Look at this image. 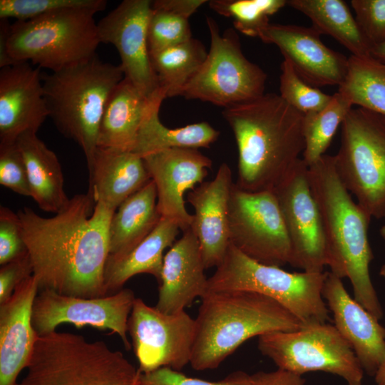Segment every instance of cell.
I'll return each mask as SVG.
<instances>
[{
  "instance_id": "1",
  "label": "cell",
  "mask_w": 385,
  "mask_h": 385,
  "mask_svg": "<svg viewBox=\"0 0 385 385\" xmlns=\"http://www.w3.org/2000/svg\"><path fill=\"white\" fill-rule=\"evenodd\" d=\"M115 210L77 194L53 217L24 207L18 210L39 290L67 296H107L104 271L109 255V226Z\"/></svg>"
},
{
  "instance_id": "2",
  "label": "cell",
  "mask_w": 385,
  "mask_h": 385,
  "mask_svg": "<svg viewBox=\"0 0 385 385\" xmlns=\"http://www.w3.org/2000/svg\"><path fill=\"white\" fill-rule=\"evenodd\" d=\"M238 151L240 188L274 191L300 159L304 149V114L270 93L224 108Z\"/></svg>"
},
{
  "instance_id": "3",
  "label": "cell",
  "mask_w": 385,
  "mask_h": 385,
  "mask_svg": "<svg viewBox=\"0 0 385 385\" xmlns=\"http://www.w3.org/2000/svg\"><path fill=\"white\" fill-rule=\"evenodd\" d=\"M308 176L322 219L327 266L339 278L349 279L354 299L380 320L384 312L369 272L374 258L368 240L371 217L353 200L342 183L334 156L324 155L308 166Z\"/></svg>"
},
{
  "instance_id": "4",
  "label": "cell",
  "mask_w": 385,
  "mask_h": 385,
  "mask_svg": "<svg viewBox=\"0 0 385 385\" xmlns=\"http://www.w3.org/2000/svg\"><path fill=\"white\" fill-rule=\"evenodd\" d=\"M195 322L190 364L197 371L217 368L250 338L304 326L274 299L241 290L207 292L201 298Z\"/></svg>"
},
{
  "instance_id": "5",
  "label": "cell",
  "mask_w": 385,
  "mask_h": 385,
  "mask_svg": "<svg viewBox=\"0 0 385 385\" xmlns=\"http://www.w3.org/2000/svg\"><path fill=\"white\" fill-rule=\"evenodd\" d=\"M91 8H68L9 25L0 20V67L29 62L51 72L96 56L101 43Z\"/></svg>"
},
{
  "instance_id": "6",
  "label": "cell",
  "mask_w": 385,
  "mask_h": 385,
  "mask_svg": "<svg viewBox=\"0 0 385 385\" xmlns=\"http://www.w3.org/2000/svg\"><path fill=\"white\" fill-rule=\"evenodd\" d=\"M123 78L120 64L103 62L97 55L85 62L41 74L49 117L62 135L81 148L88 170L98 148L105 105Z\"/></svg>"
},
{
  "instance_id": "7",
  "label": "cell",
  "mask_w": 385,
  "mask_h": 385,
  "mask_svg": "<svg viewBox=\"0 0 385 385\" xmlns=\"http://www.w3.org/2000/svg\"><path fill=\"white\" fill-rule=\"evenodd\" d=\"M26 369L16 385H138L140 374L103 341L56 331L38 335Z\"/></svg>"
},
{
  "instance_id": "8",
  "label": "cell",
  "mask_w": 385,
  "mask_h": 385,
  "mask_svg": "<svg viewBox=\"0 0 385 385\" xmlns=\"http://www.w3.org/2000/svg\"><path fill=\"white\" fill-rule=\"evenodd\" d=\"M327 272H289L259 262L230 244L222 262L208 278V292L249 291L269 297L304 325L327 323L329 310L322 289Z\"/></svg>"
},
{
  "instance_id": "9",
  "label": "cell",
  "mask_w": 385,
  "mask_h": 385,
  "mask_svg": "<svg viewBox=\"0 0 385 385\" xmlns=\"http://www.w3.org/2000/svg\"><path fill=\"white\" fill-rule=\"evenodd\" d=\"M334 156L338 175L357 203L371 217H385V116L352 108Z\"/></svg>"
},
{
  "instance_id": "10",
  "label": "cell",
  "mask_w": 385,
  "mask_h": 385,
  "mask_svg": "<svg viewBox=\"0 0 385 385\" xmlns=\"http://www.w3.org/2000/svg\"><path fill=\"white\" fill-rule=\"evenodd\" d=\"M210 47L202 65L183 89L187 99L227 108L265 94L266 73L243 54L233 29L220 33L217 22L206 18Z\"/></svg>"
},
{
  "instance_id": "11",
  "label": "cell",
  "mask_w": 385,
  "mask_h": 385,
  "mask_svg": "<svg viewBox=\"0 0 385 385\" xmlns=\"http://www.w3.org/2000/svg\"><path fill=\"white\" fill-rule=\"evenodd\" d=\"M257 347L278 369L299 375L323 371L342 378L348 385L362 384L364 371L334 325L314 324L267 333L258 337Z\"/></svg>"
},
{
  "instance_id": "12",
  "label": "cell",
  "mask_w": 385,
  "mask_h": 385,
  "mask_svg": "<svg viewBox=\"0 0 385 385\" xmlns=\"http://www.w3.org/2000/svg\"><path fill=\"white\" fill-rule=\"evenodd\" d=\"M229 227L230 244L245 255L268 265H291V244L273 191L249 192L235 183Z\"/></svg>"
},
{
  "instance_id": "13",
  "label": "cell",
  "mask_w": 385,
  "mask_h": 385,
  "mask_svg": "<svg viewBox=\"0 0 385 385\" xmlns=\"http://www.w3.org/2000/svg\"><path fill=\"white\" fill-rule=\"evenodd\" d=\"M128 333L140 372L161 367L180 371L190 363L196 322L185 310L165 314L136 298L128 321Z\"/></svg>"
},
{
  "instance_id": "14",
  "label": "cell",
  "mask_w": 385,
  "mask_h": 385,
  "mask_svg": "<svg viewBox=\"0 0 385 385\" xmlns=\"http://www.w3.org/2000/svg\"><path fill=\"white\" fill-rule=\"evenodd\" d=\"M135 299L133 291L128 288L95 298L62 295L51 289H41L34 302L31 322L38 336L56 331L62 324L110 330L120 337L128 350L131 344L128 339V321Z\"/></svg>"
},
{
  "instance_id": "15",
  "label": "cell",
  "mask_w": 385,
  "mask_h": 385,
  "mask_svg": "<svg viewBox=\"0 0 385 385\" xmlns=\"http://www.w3.org/2000/svg\"><path fill=\"white\" fill-rule=\"evenodd\" d=\"M290 241L292 267L324 272L327 248L320 213L312 195L308 166L300 158L273 191Z\"/></svg>"
},
{
  "instance_id": "16",
  "label": "cell",
  "mask_w": 385,
  "mask_h": 385,
  "mask_svg": "<svg viewBox=\"0 0 385 385\" xmlns=\"http://www.w3.org/2000/svg\"><path fill=\"white\" fill-rule=\"evenodd\" d=\"M152 2L124 0L97 22L100 42L116 48L124 78L150 99L160 91L148 43Z\"/></svg>"
},
{
  "instance_id": "17",
  "label": "cell",
  "mask_w": 385,
  "mask_h": 385,
  "mask_svg": "<svg viewBox=\"0 0 385 385\" xmlns=\"http://www.w3.org/2000/svg\"><path fill=\"white\" fill-rule=\"evenodd\" d=\"M312 26L268 24L258 38L277 46L298 76L314 88L340 86L348 71V58L327 47Z\"/></svg>"
},
{
  "instance_id": "18",
  "label": "cell",
  "mask_w": 385,
  "mask_h": 385,
  "mask_svg": "<svg viewBox=\"0 0 385 385\" xmlns=\"http://www.w3.org/2000/svg\"><path fill=\"white\" fill-rule=\"evenodd\" d=\"M143 158L155 185L160 217L175 221L183 232L189 229L192 215L186 210L184 195L204 182L212 160L192 148L166 149Z\"/></svg>"
},
{
  "instance_id": "19",
  "label": "cell",
  "mask_w": 385,
  "mask_h": 385,
  "mask_svg": "<svg viewBox=\"0 0 385 385\" xmlns=\"http://www.w3.org/2000/svg\"><path fill=\"white\" fill-rule=\"evenodd\" d=\"M41 68L29 62L0 70V144L13 143L28 132L36 133L49 117Z\"/></svg>"
},
{
  "instance_id": "20",
  "label": "cell",
  "mask_w": 385,
  "mask_h": 385,
  "mask_svg": "<svg viewBox=\"0 0 385 385\" xmlns=\"http://www.w3.org/2000/svg\"><path fill=\"white\" fill-rule=\"evenodd\" d=\"M334 327L350 344L363 370L374 376L385 361V327L345 289L342 279L327 272L322 289Z\"/></svg>"
},
{
  "instance_id": "21",
  "label": "cell",
  "mask_w": 385,
  "mask_h": 385,
  "mask_svg": "<svg viewBox=\"0 0 385 385\" xmlns=\"http://www.w3.org/2000/svg\"><path fill=\"white\" fill-rule=\"evenodd\" d=\"M234 183L231 169L224 163L212 180L187 195L195 211L190 228L200 242L206 270L222 262L230 244L229 205Z\"/></svg>"
},
{
  "instance_id": "22",
  "label": "cell",
  "mask_w": 385,
  "mask_h": 385,
  "mask_svg": "<svg viewBox=\"0 0 385 385\" xmlns=\"http://www.w3.org/2000/svg\"><path fill=\"white\" fill-rule=\"evenodd\" d=\"M38 290L33 274L0 304V385H16L20 372L30 361L38 337L31 315Z\"/></svg>"
},
{
  "instance_id": "23",
  "label": "cell",
  "mask_w": 385,
  "mask_h": 385,
  "mask_svg": "<svg viewBox=\"0 0 385 385\" xmlns=\"http://www.w3.org/2000/svg\"><path fill=\"white\" fill-rule=\"evenodd\" d=\"M200 242L190 228L164 256L155 307L165 314L184 311L208 292Z\"/></svg>"
},
{
  "instance_id": "24",
  "label": "cell",
  "mask_w": 385,
  "mask_h": 385,
  "mask_svg": "<svg viewBox=\"0 0 385 385\" xmlns=\"http://www.w3.org/2000/svg\"><path fill=\"white\" fill-rule=\"evenodd\" d=\"M88 173V193L95 204L115 211L151 180L143 158L133 151L98 148Z\"/></svg>"
},
{
  "instance_id": "25",
  "label": "cell",
  "mask_w": 385,
  "mask_h": 385,
  "mask_svg": "<svg viewBox=\"0 0 385 385\" xmlns=\"http://www.w3.org/2000/svg\"><path fill=\"white\" fill-rule=\"evenodd\" d=\"M152 98H146L123 78L105 105L99 126L98 148L133 151Z\"/></svg>"
},
{
  "instance_id": "26",
  "label": "cell",
  "mask_w": 385,
  "mask_h": 385,
  "mask_svg": "<svg viewBox=\"0 0 385 385\" xmlns=\"http://www.w3.org/2000/svg\"><path fill=\"white\" fill-rule=\"evenodd\" d=\"M180 230L175 221L161 217L150 233L128 254L118 258L108 257L104 271L107 294L117 292L129 279L138 274L153 275L159 284L163 252L176 241Z\"/></svg>"
},
{
  "instance_id": "27",
  "label": "cell",
  "mask_w": 385,
  "mask_h": 385,
  "mask_svg": "<svg viewBox=\"0 0 385 385\" xmlns=\"http://www.w3.org/2000/svg\"><path fill=\"white\" fill-rule=\"evenodd\" d=\"M16 142L26 164L31 197L43 211H62L70 198L63 188L62 169L55 153L36 133H25Z\"/></svg>"
},
{
  "instance_id": "28",
  "label": "cell",
  "mask_w": 385,
  "mask_h": 385,
  "mask_svg": "<svg viewBox=\"0 0 385 385\" xmlns=\"http://www.w3.org/2000/svg\"><path fill=\"white\" fill-rule=\"evenodd\" d=\"M161 217L157 192L151 180L126 199L115 211L109 226V255L123 257L155 227Z\"/></svg>"
},
{
  "instance_id": "29",
  "label": "cell",
  "mask_w": 385,
  "mask_h": 385,
  "mask_svg": "<svg viewBox=\"0 0 385 385\" xmlns=\"http://www.w3.org/2000/svg\"><path fill=\"white\" fill-rule=\"evenodd\" d=\"M165 98L160 90L151 99L133 152L143 158L166 149L208 148L217 139L219 131L207 122L175 128L164 125L160 120L159 111Z\"/></svg>"
},
{
  "instance_id": "30",
  "label": "cell",
  "mask_w": 385,
  "mask_h": 385,
  "mask_svg": "<svg viewBox=\"0 0 385 385\" xmlns=\"http://www.w3.org/2000/svg\"><path fill=\"white\" fill-rule=\"evenodd\" d=\"M287 4L307 16L321 35H329L356 57L371 56V46L342 0H289Z\"/></svg>"
},
{
  "instance_id": "31",
  "label": "cell",
  "mask_w": 385,
  "mask_h": 385,
  "mask_svg": "<svg viewBox=\"0 0 385 385\" xmlns=\"http://www.w3.org/2000/svg\"><path fill=\"white\" fill-rule=\"evenodd\" d=\"M207 54L203 43L193 37L150 54L159 88L165 98L182 96L184 88L200 69Z\"/></svg>"
},
{
  "instance_id": "32",
  "label": "cell",
  "mask_w": 385,
  "mask_h": 385,
  "mask_svg": "<svg viewBox=\"0 0 385 385\" xmlns=\"http://www.w3.org/2000/svg\"><path fill=\"white\" fill-rule=\"evenodd\" d=\"M352 106L385 116V63L371 56L348 58V71L339 90Z\"/></svg>"
},
{
  "instance_id": "33",
  "label": "cell",
  "mask_w": 385,
  "mask_h": 385,
  "mask_svg": "<svg viewBox=\"0 0 385 385\" xmlns=\"http://www.w3.org/2000/svg\"><path fill=\"white\" fill-rule=\"evenodd\" d=\"M352 106L342 94L337 92L322 110L304 115V149L302 159L307 166L325 155L339 126Z\"/></svg>"
},
{
  "instance_id": "34",
  "label": "cell",
  "mask_w": 385,
  "mask_h": 385,
  "mask_svg": "<svg viewBox=\"0 0 385 385\" xmlns=\"http://www.w3.org/2000/svg\"><path fill=\"white\" fill-rule=\"evenodd\" d=\"M287 4L284 0H211L210 8L219 15L231 18L240 33L257 37L269 23L270 16Z\"/></svg>"
},
{
  "instance_id": "35",
  "label": "cell",
  "mask_w": 385,
  "mask_h": 385,
  "mask_svg": "<svg viewBox=\"0 0 385 385\" xmlns=\"http://www.w3.org/2000/svg\"><path fill=\"white\" fill-rule=\"evenodd\" d=\"M280 68L279 95L292 108L304 115L321 111L330 102L332 95L304 82L286 59L283 60Z\"/></svg>"
},
{
  "instance_id": "36",
  "label": "cell",
  "mask_w": 385,
  "mask_h": 385,
  "mask_svg": "<svg viewBox=\"0 0 385 385\" xmlns=\"http://www.w3.org/2000/svg\"><path fill=\"white\" fill-rule=\"evenodd\" d=\"M152 9L148 29L150 54L192 38L188 19L168 11Z\"/></svg>"
},
{
  "instance_id": "37",
  "label": "cell",
  "mask_w": 385,
  "mask_h": 385,
  "mask_svg": "<svg viewBox=\"0 0 385 385\" xmlns=\"http://www.w3.org/2000/svg\"><path fill=\"white\" fill-rule=\"evenodd\" d=\"M107 6L105 0H0V19L26 21L68 8H91L98 12Z\"/></svg>"
},
{
  "instance_id": "38",
  "label": "cell",
  "mask_w": 385,
  "mask_h": 385,
  "mask_svg": "<svg viewBox=\"0 0 385 385\" xmlns=\"http://www.w3.org/2000/svg\"><path fill=\"white\" fill-rule=\"evenodd\" d=\"M138 385H253L251 375L235 371L225 379L210 381L190 377L170 367L139 374Z\"/></svg>"
},
{
  "instance_id": "39",
  "label": "cell",
  "mask_w": 385,
  "mask_h": 385,
  "mask_svg": "<svg viewBox=\"0 0 385 385\" xmlns=\"http://www.w3.org/2000/svg\"><path fill=\"white\" fill-rule=\"evenodd\" d=\"M0 184L16 193L31 197L26 164L16 142L0 144Z\"/></svg>"
},
{
  "instance_id": "40",
  "label": "cell",
  "mask_w": 385,
  "mask_h": 385,
  "mask_svg": "<svg viewBox=\"0 0 385 385\" xmlns=\"http://www.w3.org/2000/svg\"><path fill=\"white\" fill-rule=\"evenodd\" d=\"M355 19L371 48L385 40V0H352Z\"/></svg>"
},
{
  "instance_id": "41",
  "label": "cell",
  "mask_w": 385,
  "mask_h": 385,
  "mask_svg": "<svg viewBox=\"0 0 385 385\" xmlns=\"http://www.w3.org/2000/svg\"><path fill=\"white\" fill-rule=\"evenodd\" d=\"M28 253L21 235V222L17 213L11 209L0 207V265H3Z\"/></svg>"
},
{
  "instance_id": "42",
  "label": "cell",
  "mask_w": 385,
  "mask_h": 385,
  "mask_svg": "<svg viewBox=\"0 0 385 385\" xmlns=\"http://www.w3.org/2000/svg\"><path fill=\"white\" fill-rule=\"evenodd\" d=\"M33 275V267L29 253L1 265L0 304L11 297L16 287Z\"/></svg>"
},
{
  "instance_id": "43",
  "label": "cell",
  "mask_w": 385,
  "mask_h": 385,
  "mask_svg": "<svg viewBox=\"0 0 385 385\" xmlns=\"http://www.w3.org/2000/svg\"><path fill=\"white\" fill-rule=\"evenodd\" d=\"M253 385H305V379L289 371H258L251 375Z\"/></svg>"
},
{
  "instance_id": "44",
  "label": "cell",
  "mask_w": 385,
  "mask_h": 385,
  "mask_svg": "<svg viewBox=\"0 0 385 385\" xmlns=\"http://www.w3.org/2000/svg\"><path fill=\"white\" fill-rule=\"evenodd\" d=\"M205 0H156L153 1L152 7L163 9L189 19Z\"/></svg>"
},
{
  "instance_id": "45",
  "label": "cell",
  "mask_w": 385,
  "mask_h": 385,
  "mask_svg": "<svg viewBox=\"0 0 385 385\" xmlns=\"http://www.w3.org/2000/svg\"><path fill=\"white\" fill-rule=\"evenodd\" d=\"M371 56L376 61L385 63V40L371 47Z\"/></svg>"
},
{
  "instance_id": "46",
  "label": "cell",
  "mask_w": 385,
  "mask_h": 385,
  "mask_svg": "<svg viewBox=\"0 0 385 385\" xmlns=\"http://www.w3.org/2000/svg\"><path fill=\"white\" fill-rule=\"evenodd\" d=\"M374 377L377 385H385V361L377 370Z\"/></svg>"
},
{
  "instance_id": "47",
  "label": "cell",
  "mask_w": 385,
  "mask_h": 385,
  "mask_svg": "<svg viewBox=\"0 0 385 385\" xmlns=\"http://www.w3.org/2000/svg\"><path fill=\"white\" fill-rule=\"evenodd\" d=\"M379 233H380V235L381 237H382V239L384 240V241L385 242V225H384L380 230H379ZM379 274L384 277L385 278V264L383 265L381 268H380V270H379Z\"/></svg>"
}]
</instances>
